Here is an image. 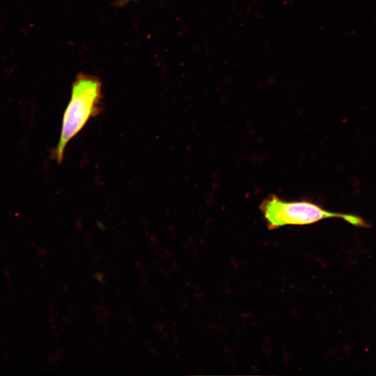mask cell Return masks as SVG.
<instances>
[{
  "instance_id": "cell-1",
  "label": "cell",
  "mask_w": 376,
  "mask_h": 376,
  "mask_svg": "<svg viewBox=\"0 0 376 376\" xmlns=\"http://www.w3.org/2000/svg\"><path fill=\"white\" fill-rule=\"evenodd\" d=\"M102 82L95 76L80 72L71 89L70 101L64 111L59 140L52 157L60 164L68 143L82 130L90 119L102 111Z\"/></svg>"
},
{
  "instance_id": "cell-2",
  "label": "cell",
  "mask_w": 376,
  "mask_h": 376,
  "mask_svg": "<svg viewBox=\"0 0 376 376\" xmlns=\"http://www.w3.org/2000/svg\"><path fill=\"white\" fill-rule=\"evenodd\" d=\"M268 228L277 229L284 226H304L329 218L342 219L357 227H370L362 217L354 214L327 210L321 205L309 201H284L272 194L260 205Z\"/></svg>"
},
{
  "instance_id": "cell-3",
  "label": "cell",
  "mask_w": 376,
  "mask_h": 376,
  "mask_svg": "<svg viewBox=\"0 0 376 376\" xmlns=\"http://www.w3.org/2000/svg\"><path fill=\"white\" fill-rule=\"evenodd\" d=\"M121 1H130V0H121Z\"/></svg>"
}]
</instances>
